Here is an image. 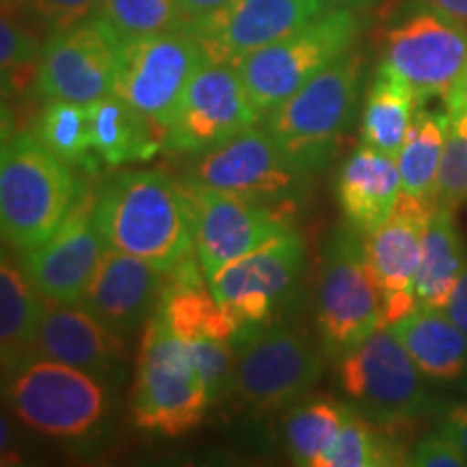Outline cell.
<instances>
[{
  "label": "cell",
  "mask_w": 467,
  "mask_h": 467,
  "mask_svg": "<svg viewBox=\"0 0 467 467\" xmlns=\"http://www.w3.org/2000/svg\"><path fill=\"white\" fill-rule=\"evenodd\" d=\"M96 221L104 247L167 273L197 258L182 182L161 169L126 171L104 184L98 191Z\"/></svg>",
  "instance_id": "6da1fadb"
},
{
  "label": "cell",
  "mask_w": 467,
  "mask_h": 467,
  "mask_svg": "<svg viewBox=\"0 0 467 467\" xmlns=\"http://www.w3.org/2000/svg\"><path fill=\"white\" fill-rule=\"evenodd\" d=\"M67 162L46 148L37 134L17 132L0 156V225L11 249L31 251L50 238L78 195Z\"/></svg>",
  "instance_id": "7a4b0ae2"
},
{
  "label": "cell",
  "mask_w": 467,
  "mask_h": 467,
  "mask_svg": "<svg viewBox=\"0 0 467 467\" xmlns=\"http://www.w3.org/2000/svg\"><path fill=\"white\" fill-rule=\"evenodd\" d=\"M364 69V52L350 48L268 113V132L292 165L306 175L320 171L329 162L337 141L348 130Z\"/></svg>",
  "instance_id": "3957f363"
},
{
  "label": "cell",
  "mask_w": 467,
  "mask_h": 467,
  "mask_svg": "<svg viewBox=\"0 0 467 467\" xmlns=\"http://www.w3.org/2000/svg\"><path fill=\"white\" fill-rule=\"evenodd\" d=\"M208 385L184 342L156 309L145 323L132 383V420L150 433L180 437L202 424Z\"/></svg>",
  "instance_id": "277c9868"
},
{
  "label": "cell",
  "mask_w": 467,
  "mask_h": 467,
  "mask_svg": "<svg viewBox=\"0 0 467 467\" xmlns=\"http://www.w3.org/2000/svg\"><path fill=\"white\" fill-rule=\"evenodd\" d=\"M381 67L411 87L420 102H446L467 83V26L413 3L385 26Z\"/></svg>",
  "instance_id": "5b68a950"
},
{
  "label": "cell",
  "mask_w": 467,
  "mask_h": 467,
  "mask_svg": "<svg viewBox=\"0 0 467 467\" xmlns=\"http://www.w3.org/2000/svg\"><path fill=\"white\" fill-rule=\"evenodd\" d=\"M361 28L359 11L331 7L288 37L243 58L238 72L260 115L275 110L320 69L355 48Z\"/></svg>",
  "instance_id": "8992f818"
},
{
  "label": "cell",
  "mask_w": 467,
  "mask_h": 467,
  "mask_svg": "<svg viewBox=\"0 0 467 467\" xmlns=\"http://www.w3.org/2000/svg\"><path fill=\"white\" fill-rule=\"evenodd\" d=\"M424 375L389 327L340 355L337 383L350 405L372 422L396 429L424 416L431 394Z\"/></svg>",
  "instance_id": "52a82bcc"
},
{
  "label": "cell",
  "mask_w": 467,
  "mask_h": 467,
  "mask_svg": "<svg viewBox=\"0 0 467 467\" xmlns=\"http://www.w3.org/2000/svg\"><path fill=\"white\" fill-rule=\"evenodd\" d=\"M323 375V355L295 327L262 325L236 337L232 392L255 413L301 400Z\"/></svg>",
  "instance_id": "ba28073f"
},
{
  "label": "cell",
  "mask_w": 467,
  "mask_h": 467,
  "mask_svg": "<svg viewBox=\"0 0 467 467\" xmlns=\"http://www.w3.org/2000/svg\"><path fill=\"white\" fill-rule=\"evenodd\" d=\"M317 323L327 353L340 355L383 329L379 292L366 265L364 236L353 227L334 232L317 290Z\"/></svg>",
  "instance_id": "9c48e42d"
},
{
  "label": "cell",
  "mask_w": 467,
  "mask_h": 467,
  "mask_svg": "<svg viewBox=\"0 0 467 467\" xmlns=\"http://www.w3.org/2000/svg\"><path fill=\"white\" fill-rule=\"evenodd\" d=\"M206 61L189 28L121 39L113 96L143 115L165 141L192 74Z\"/></svg>",
  "instance_id": "30bf717a"
},
{
  "label": "cell",
  "mask_w": 467,
  "mask_h": 467,
  "mask_svg": "<svg viewBox=\"0 0 467 467\" xmlns=\"http://www.w3.org/2000/svg\"><path fill=\"white\" fill-rule=\"evenodd\" d=\"M182 191L191 214L195 255L206 279L271 238L292 230V203L247 200L186 180Z\"/></svg>",
  "instance_id": "8fae6325"
},
{
  "label": "cell",
  "mask_w": 467,
  "mask_h": 467,
  "mask_svg": "<svg viewBox=\"0 0 467 467\" xmlns=\"http://www.w3.org/2000/svg\"><path fill=\"white\" fill-rule=\"evenodd\" d=\"M200 268V260L191 258L171 271L156 309L189 348L214 402L232 392L238 327L202 284Z\"/></svg>",
  "instance_id": "7c38bea8"
},
{
  "label": "cell",
  "mask_w": 467,
  "mask_h": 467,
  "mask_svg": "<svg viewBox=\"0 0 467 467\" xmlns=\"http://www.w3.org/2000/svg\"><path fill=\"white\" fill-rule=\"evenodd\" d=\"M307 175L292 165L273 134L251 126L219 148L192 159L186 182L266 203H292L303 197Z\"/></svg>",
  "instance_id": "4fadbf2b"
},
{
  "label": "cell",
  "mask_w": 467,
  "mask_h": 467,
  "mask_svg": "<svg viewBox=\"0 0 467 467\" xmlns=\"http://www.w3.org/2000/svg\"><path fill=\"white\" fill-rule=\"evenodd\" d=\"M7 399L26 426L61 440L87 435L104 413L102 383L52 359H33L17 370L7 385Z\"/></svg>",
  "instance_id": "5bb4252c"
},
{
  "label": "cell",
  "mask_w": 467,
  "mask_h": 467,
  "mask_svg": "<svg viewBox=\"0 0 467 467\" xmlns=\"http://www.w3.org/2000/svg\"><path fill=\"white\" fill-rule=\"evenodd\" d=\"M303 266L306 244L290 230L210 275L208 288L241 336L271 320L296 285Z\"/></svg>",
  "instance_id": "9a60e30c"
},
{
  "label": "cell",
  "mask_w": 467,
  "mask_h": 467,
  "mask_svg": "<svg viewBox=\"0 0 467 467\" xmlns=\"http://www.w3.org/2000/svg\"><path fill=\"white\" fill-rule=\"evenodd\" d=\"M260 117L238 66L206 61L192 74L169 121L165 150L191 156L203 154L255 126Z\"/></svg>",
  "instance_id": "2e32d148"
},
{
  "label": "cell",
  "mask_w": 467,
  "mask_h": 467,
  "mask_svg": "<svg viewBox=\"0 0 467 467\" xmlns=\"http://www.w3.org/2000/svg\"><path fill=\"white\" fill-rule=\"evenodd\" d=\"M121 37L98 16L50 33L35 87L48 100L91 104L113 93Z\"/></svg>",
  "instance_id": "e0dca14e"
},
{
  "label": "cell",
  "mask_w": 467,
  "mask_h": 467,
  "mask_svg": "<svg viewBox=\"0 0 467 467\" xmlns=\"http://www.w3.org/2000/svg\"><path fill=\"white\" fill-rule=\"evenodd\" d=\"M98 189L83 186L50 238L22 254L28 279L44 299L80 306L100 265L104 241L96 221Z\"/></svg>",
  "instance_id": "ac0fdd59"
},
{
  "label": "cell",
  "mask_w": 467,
  "mask_h": 467,
  "mask_svg": "<svg viewBox=\"0 0 467 467\" xmlns=\"http://www.w3.org/2000/svg\"><path fill=\"white\" fill-rule=\"evenodd\" d=\"M327 9L320 0H227L186 26L208 61L238 63L299 31Z\"/></svg>",
  "instance_id": "d6986e66"
},
{
  "label": "cell",
  "mask_w": 467,
  "mask_h": 467,
  "mask_svg": "<svg viewBox=\"0 0 467 467\" xmlns=\"http://www.w3.org/2000/svg\"><path fill=\"white\" fill-rule=\"evenodd\" d=\"M435 206L400 192L394 213L364 236L366 265L381 299L385 327L418 309L416 282L422 243Z\"/></svg>",
  "instance_id": "ffe728a7"
},
{
  "label": "cell",
  "mask_w": 467,
  "mask_h": 467,
  "mask_svg": "<svg viewBox=\"0 0 467 467\" xmlns=\"http://www.w3.org/2000/svg\"><path fill=\"white\" fill-rule=\"evenodd\" d=\"M169 277L148 260L107 249L80 306L124 337L151 318Z\"/></svg>",
  "instance_id": "44dd1931"
},
{
  "label": "cell",
  "mask_w": 467,
  "mask_h": 467,
  "mask_svg": "<svg viewBox=\"0 0 467 467\" xmlns=\"http://www.w3.org/2000/svg\"><path fill=\"white\" fill-rule=\"evenodd\" d=\"M35 355L78 368L96 379L119 377L128 361L121 336L89 309L50 299H44Z\"/></svg>",
  "instance_id": "7402d4cb"
},
{
  "label": "cell",
  "mask_w": 467,
  "mask_h": 467,
  "mask_svg": "<svg viewBox=\"0 0 467 467\" xmlns=\"http://www.w3.org/2000/svg\"><path fill=\"white\" fill-rule=\"evenodd\" d=\"M402 192L394 156L361 145L348 156L337 175V202L348 225L368 236L394 213Z\"/></svg>",
  "instance_id": "603a6c76"
},
{
  "label": "cell",
  "mask_w": 467,
  "mask_h": 467,
  "mask_svg": "<svg viewBox=\"0 0 467 467\" xmlns=\"http://www.w3.org/2000/svg\"><path fill=\"white\" fill-rule=\"evenodd\" d=\"M388 327L426 379L467 388V334L446 314L416 309Z\"/></svg>",
  "instance_id": "cb8c5ba5"
},
{
  "label": "cell",
  "mask_w": 467,
  "mask_h": 467,
  "mask_svg": "<svg viewBox=\"0 0 467 467\" xmlns=\"http://www.w3.org/2000/svg\"><path fill=\"white\" fill-rule=\"evenodd\" d=\"M44 317V296L35 288L26 271L3 255L0 265V353L5 377H14L33 359L39 325Z\"/></svg>",
  "instance_id": "d4e9b609"
},
{
  "label": "cell",
  "mask_w": 467,
  "mask_h": 467,
  "mask_svg": "<svg viewBox=\"0 0 467 467\" xmlns=\"http://www.w3.org/2000/svg\"><path fill=\"white\" fill-rule=\"evenodd\" d=\"M465 266L467 249L454 221V210L435 206L422 243V260L416 282L418 309L441 312Z\"/></svg>",
  "instance_id": "484cf974"
},
{
  "label": "cell",
  "mask_w": 467,
  "mask_h": 467,
  "mask_svg": "<svg viewBox=\"0 0 467 467\" xmlns=\"http://www.w3.org/2000/svg\"><path fill=\"white\" fill-rule=\"evenodd\" d=\"M89 119L93 151L109 167L143 162L165 150L161 132L113 93L89 104Z\"/></svg>",
  "instance_id": "4316f807"
},
{
  "label": "cell",
  "mask_w": 467,
  "mask_h": 467,
  "mask_svg": "<svg viewBox=\"0 0 467 467\" xmlns=\"http://www.w3.org/2000/svg\"><path fill=\"white\" fill-rule=\"evenodd\" d=\"M420 107L411 87L379 66L361 110V145L396 159Z\"/></svg>",
  "instance_id": "83f0119b"
},
{
  "label": "cell",
  "mask_w": 467,
  "mask_h": 467,
  "mask_svg": "<svg viewBox=\"0 0 467 467\" xmlns=\"http://www.w3.org/2000/svg\"><path fill=\"white\" fill-rule=\"evenodd\" d=\"M448 115L420 107L402 148L396 156L402 180V192L435 203L443 145H446Z\"/></svg>",
  "instance_id": "f1b7e54d"
},
{
  "label": "cell",
  "mask_w": 467,
  "mask_h": 467,
  "mask_svg": "<svg viewBox=\"0 0 467 467\" xmlns=\"http://www.w3.org/2000/svg\"><path fill=\"white\" fill-rule=\"evenodd\" d=\"M392 429L368 420L353 405L337 431L334 443L318 467H389L409 465V451L394 440Z\"/></svg>",
  "instance_id": "f546056e"
},
{
  "label": "cell",
  "mask_w": 467,
  "mask_h": 467,
  "mask_svg": "<svg viewBox=\"0 0 467 467\" xmlns=\"http://www.w3.org/2000/svg\"><path fill=\"white\" fill-rule=\"evenodd\" d=\"M347 411L348 405L327 396L307 399L292 407L284 426L285 448L292 461L296 465L318 467L320 459L334 443Z\"/></svg>",
  "instance_id": "4dcf8cb0"
},
{
  "label": "cell",
  "mask_w": 467,
  "mask_h": 467,
  "mask_svg": "<svg viewBox=\"0 0 467 467\" xmlns=\"http://www.w3.org/2000/svg\"><path fill=\"white\" fill-rule=\"evenodd\" d=\"M33 132L69 167H93L91 162L98 161L93 151L89 104L48 100L35 119Z\"/></svg>",
  "instance_id": "1f68e13d"
},
{
  "label": "cell",
  "mask_w": 467,
  "mask_h": 467,
  "mask_svg": "<svg viewBox=\"0 0 467 467\" xmlns=\"http://www.w3.org/2000/svg\"><path fill=\"white\" fill-rule=\"evenodd\" d=\"M96 16L121 39L182 31L192 20L180 0H102Z\"/></svg>",
  "instance_id": "d6a6232c"
},
{
  "label": "cell",
  "mask_w": 467,
  "mask_h": 467,
  "mask_svg": "<svg viewBox=\"0 0 467 467\" xmlns=\"http://www.w3.org/2000/svg\"><path fill=\"white\" fill-rule=\"evenodd\" d=\"M448 115L435 203L457 210L467 203V83L443 102Z\"/></svg>",
  "instance_id": "836d02e7"
},
{
  "label": "cell",
  "mask_w": 467,
  "mask_h": 467,
  "mask_svg": "<svg viewBox=\"0 0 467 467\" xmlns=\"http://www.w3.org/2000/svg\"><path fill=\"white\" fill-rule=\"evenodd\" d=\"M44 46L35 37L33 31L22 26L3 7V22H0V72H3V91L26 89V72L37 76L39 57Z\"/></svg>",
  "instance_id": "e575fe53"
},
{
  "label": "cell",
  "mask_w": 467,
  "mask_h": 467,
  "mask_svg": "<svg viewBox=\"0 0 467 467\" xmlns=\"http://www.w3.org/2000/svg\"><path fill=\"white\" fill-rule=\"evenodd\" d=\"M100 5L102 0H28L26 9L48 28V33H58L89 20Z\"/></svg>",
  "instance_id": "d590c367"
},
{
  "label": "cell",
  "mask_w": 467,
  "mask_h": 467,
  "mask_svg": "<svg viewBox=\"0 0 467 467\" xmlns=\"http://www.w3.org/2000/svg\"><path fill=\"white\" fill-rule=\"evenodd\" d=\"M409 465L416 467H465L467 459L443 431L426 435L409 454Z\"/></svg>",
  "instance_id": "8d00e7d4"
},
{
  "label": "cell",
  "mask_w": 467,
  "mask_h": 467,
  "mask_svg": "<svg viewBox=\"0 0 467 467\" xmlns=\"http://www.w3.org/2000/svg\"><path fill=\"white\" fill-rule=\"evenodd\" d=\"M440 431H443V433H446L454 443H457L459 451L463 452L467 459V400L454 405L451 411L446 413Z\"/></svg>",
  "instance_id": "74e56055"
},
{
  "label": "cell",
  "mask_w": 467,
  "mask_h": 467,
  "mask_svg": "<svg viewBox=\"0 0 467 467\" xmlns=\"http://www.w3.org/2000/svg\"><path fill=\"white\" fill-rule=\"evenodd\" d=\"M448 318L452 320L459 329H463L467 334V266L463 271V275L459 277L457 285H454L451 299H448L446 307L441 309Z\"/></svg>",
  "instance_id": "f35d334b"
},
{
  "label": "cell",
  "mask_w": 467,
  "mask_h": 467,
  "mask_svg": "<svg viewBox=\"0 0 467 467\" xmlns=\"http://www.w3.org/2000/svg\"><path fill=\"white\" fill-rule=\"evenodd\" d=\"M422 3L467 26V0H422Z\"/></svg>",
  "instance_id": "ab89813d"
},
{
  "label": "cell",
  "mask_w": 467,
  "mask_h": 467,
  "mask_svg": "<svg viewBox=\"0 0 467 467\" xmlns=\"http://www.w3.org/2000/svg\"><path fill=\"white\" fill-rule=\"evenodd\" d=\"M225 3H227V0H180V5H182L184 11L191 17L210 14V11H214Z\"/></svg>",
  "instance_id": "60d3db41"
},
{
  "label": "cell",
  "mask_w": 467,
  "mask_h": 467,
  "mask_svg": "<svg viewBox=\"0 0 467 467\" xmlns=\"http://www.w3.org/2000/svg\"><path fill=\"white\" fill-rule=\"evenodd\" d=\"M320 3H325L327 7H337V9H350V11H368L372 7H377L379 3H383V0H320Z\"/></svg>",
  "instance_id": "b9f144b4"
},
{
  "label": "cell",
  "mask_w": 467,
  "mask_h": 467,
  "mask_svg": "<svg viewBox=\"0 0 467 467\" xmlns=\"http://www.w3.org/2000/svg\"><path fill=\"white\" fill-rule=\"evenodd\" d=\"M28 0H3V7L14 11L16 7H26Z\"/></svg>",
  "instance_id": "7bdbcfd3"
}]
</instances>
